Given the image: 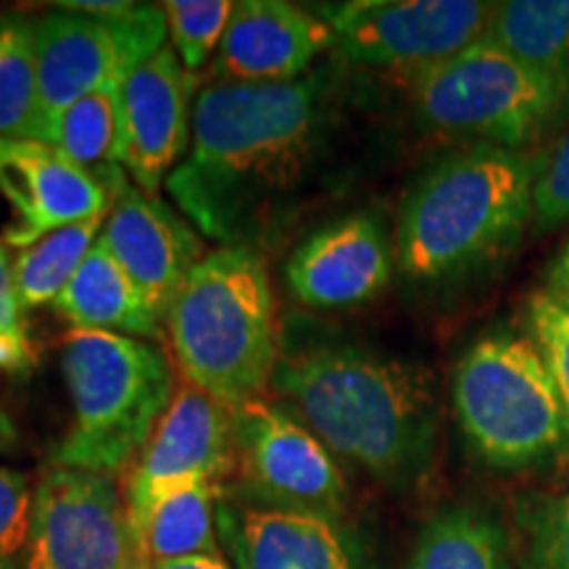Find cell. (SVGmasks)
Returning a JSON list of instances; mask_svg holds the SVG:
<instances>
[{
	"label": "cell",
	"mask_w": 569,
	"mask_h": 569,
	"mask_svg": "<svg viewBox=\"0 0 569 569\" xmlns=\"http://www.w3.org/2000/svg\"><path fill=\"white\" fill-rule=\"evenodd\" d=\"M0 198L11 209L0 240L21 251L61 227L111 211L101 177L38 140H0Z\"/></svg>",
	"instance_id": "cell-16"
},
{
	"label": "cell",
	"mask_w": 569,
	"mask_h": 569,
	"mask_svg": "<svg viewBox=\"0 0 569 569\" xmlns=\"http://www.w3.org/2000/svg\"><path fill=\"white\" fill-rule=\"evenodd\" d=\"M543 290L553 298V301L565 306V309H569V240L565 243V248L557 253V259L551 261Z\"/></svg>",
	"instance_id": "cell-32"
},
{
	"label": "cell",
	"mask_w": 569,
	"mask_h": 569,
	"mask_svg": "<svg viewBox=\"0 0 569 569\" xmlns=\"http://www.w3.org/2000/svg\"><path fill=\"white\" fill-rule=\"evenodd\" d=\"M525 325L528 336L543 353L569 409V309L553 301L543 288L532 290L525 303Z\"/></svg>",
	"instance_id": "cell-28"
},
{
	"label": "cell",
	"mask_w": 569,
	"mask_h": 569,
	"mask_svg": "<svg viewBox=\"0 0 569 569\" xmlns=\"http://www.w3.org/2000/svg\"><path fill=\"white\" fill-rule=\"evenodd\" d=\"M332 53L356 67L411 77L486 38L493 3L480 0H348L319 6Z\"/></svg>",
	"instance_id": "cell-10"
},
{
	"label": "cell",
	"mask_w": 569,
	"mask_h": 569,
	"mask_svg": "<svg viewBox=\"0 0 569 569\" xmlns=\"http://www.w3.org/2000/svg\"><path fill=\"white\" fill-rule=\"evenodd\" d=\"M122 82L103 84L69 106L56 122L46 146L56 148L71 163L88 169V172H98V169L117 163Z\"/></svg>",
	"instance_id": "cell-25"
},
{
	"label": "cell",
	"mask_w": 569,
	"mask_h": 569,
	"mask_svg": "<svg viewBox=\"0 0 569 569\" xmlns=\"http://www.w3.org/2000/svg\"><path fill=\"white\" fill-rule=\"evenodd\" d=\"M543 159L469 142L440 156L403 198L396 261L422 288L465 282L515 251L536 224Z\"/></svg>",
	"instance_id": "cell-3"
},
{
	"label": "cell",
	"mask_w": 569,
	"mask_h": 569,
	"mask_svg": "<svg viewBox=\"0 0 569 569\" xmlns=\"http://www.w3.org/2000/svg\"><path fill=\"white\" fill-rule=\"evenodd\" d=\"M198 92L201 77L182 67L172 46L124 77L117 163L146 193H159L188 156Z\"/></svg>",
	"instance_id": "cell-13"
},
{
	"label": "cell",
	"mask_w": 569,
	"mask_h": 569,
	"mask_svg": "<svg viewBox=\"0 0 569 569\" xmlns=\"http://www.w3.org/2000/svg\"><path fill=\"white\" fill-rule=\"evenodd\" d=\"M232 409L203 390L182 386L127 480L124 503L134 540L151 509L169 490L196 480L222 488L232 475Z\"/></svg>",
	"instance_id": "cell-12"
},
{
	"label": "cell",
	"mask_w": 569,
	"mask_h": 569,
	"mask_svg": "<svg viewBox=\"0 0 569 569\" xmlns=\"http://www.w3.org/2000/svg\"><path fill=\"white\" fill-rule=\"evenodd\" d=\"M163 3H130L111 19L53 9L34 17L38 42V142H48L61 113L88 92L122 82L134 67L167 48Z\"/></svg>",
	"instance_id": "cell-9"
},
{
	"label": "cell",
	"mask_w": 569,
	"mask_h": 569,
	"mask_svg": "<svg viewBox=\"0 0 569 569\" xmlns=\"http://www.w3.org/2000/svg\"><path fill=\"white\" fill-rule=\"evenodd\" d=\"M486 38L532 67L569 71V0L493 3Z\"/></svg>",
	"instance_id": "cell-24"
},
{
	"label": "cell",
	"mask_w": 569,
	"mask_h": 569,
	"mask_svg": "<svg viewBox=\"0 0 569 569\" xmlns=\"http://www.w3.org/2000/svg\"><path fill=\"white\" fill-rule=\"evenodd\" d=\"M17 443V427H13L11 417L0 409V451H9Z\"/></svg>",
	"instance_id": "cell-34"
},
{
	"label": "cell",
	"mask_w": 569,
	"mask_h": 569,
	"mask_svg": "<svg viewBox=\"0 0 569 569\" xmlns=\"http://www.w3.org/2000/svg\"><path fill=\"white\" fill-rule=\"evenodd\" d=\"M325 77L282 84L211 82L193 111V138L167 190L182 217L222 246H251L315 161Z\"/></svg>",
	"instance_id": "cell-1"
},
{
	"label": "cell",
	"mask_w": 569,
	"mask_h": 569,
	"mask_svg": "<svg viewBox=\"0 0 569 569\" xmlns=\"http://www.w3.org/2000/svg\"><path fill=\"white\" fill-rule=\"evenodd\" d=\"M272 393L336 459L393 490L417 488L438 453V398L425 367L353 346L277 361Z\"/></svg>",
	"instance_id": "cell-2"
},
{
	"label": "cell",
	"mask_w": 569,
	"mask_h": 569,
	"mask_svg": "<svg viewBox=\"0 0 569 569\" xmlns=\"http://www.w3.org/2000/svg\"><path fill=\"white\" fill-rule=\"evenodd\" d=\"M411 101L432 130L528 151L569 111V71L532 67L480 38L411 77Z\"/></svg>",
	"instance_id": "cell-7"
},
{
	"label": "cell",
	"mask_w": 569,
	"mask_h": 569,
	"mask_svg": "<svg viewBox=\"0 0 569 569\" xmlns=\"http://www.w3.org/2000/svg\"><path fill=\"white\" fill-rule=\"evenodd\" d=\"M19 569H151L111 475L51 467L34 486Z\"/></svg>",
	"instance_id": "cell-11"
},
{
	"label": "cell",
	"mask_w": 569,
	"mask_h": 569,
	"mask_svg": "<svg viewBox=\"0 0 569 569\" xmlns=\"http://www.w3.org/2000/svg\"><path fill=\"white\" fill-rule=\"evenodd\" d=\"M96 174L111 193V211L98 240L163 319L206 256L201 234L174 206L140 190L119 163L98 169Z\"/></svg>",
	"instance_id": "cell-14"
},
{
	"label": "cell",
	"mask_w": 569,
	"mask_h": 569,
	"mask_svg": "<svg viewBox=\"0 0 569 569\" xmlns=\"http://www.w3.org/2000/svg\"><path fill=\"white\" fill-rule=\"evenodd\" d=\"M409 569H509L507 530L480 509H443L419 530Z\"/></svg>",
	"instance_id": "cell-21"
},
{
	"label": "cell",
	"mask_w": 569,
	"mask_h": 569,
	"mask_svg": "<svg viewBox=\"0 0 569 569\" xmlns=\"http://www.w3.org/2000/svg\"><path fill=\"white\" fill-rule=\"evenodd\" d=\"M151 569H232L227 557H190L177 561H163V565H153Z\"/></svg>",
	"instance_id": "cell-33"
},
{
	"label": "cell",
	"mask_w": 569,
	"mask_h": 569,
	"mask_svg": "<svg viewBox=\"0 0 569 569\" xmlns=\"http://www.w3.org/2000/svg\"><path fill=\"white\" fill-rule=\"evenodd\" d=\"M219 488L196 480L169 490L151 509L138 532L148 567L190 557H224L217 528Z\"/></svg>",
	"instance_id": "cell-20"
},
{
	"label": "cell",
	"mask_w": 569,
	"mask_h": 569,
	"mask_svg": "<svg viewBox=\"0 0 569 569\" xmlns=\"http://www.w3.org/2000/svg\"><path fill=\"white\" fill-rule=\"evenodd\" d=\"M327 51L332 30L319 11L288 0H240L211 61V77L234 84L296 82Z\"/></svg>",
	"instance_id": "cell-18"
},
{
	"label": "cell",
	"mask_w": 569,
	"mask_h": 569,
	"mask_svg": "<svg viewBox=\"0 0 569 569\" xmlns=\"http://www.w3.org/2000/svg\"><path fill=\"white\" fill-rule=\"evenodd\" d=\"M565 222H569V130L543 159L536 184L538 232L557 230Z\"/></svg>",
	"instance_id": "cell-31"
},
{
	"label": "cell",
	"mask_w": 569,
	"mask_h": 569,
	"mask_svg": "<svg viewBox=\"0 0 569 569\" xmlns=\"http://www.w3.org/2000/svg\"><path fill=\"white\" fill-rule=\"evenodd\" d=\"M106 217L109 213H98L84 222L61 227L19 251L13 259V282H17L21 309L32 311L46 303H56V298L63 293V288L101 238Z\"/></svg>",
	"instance_id": "cell-23"
},
{
	"label": "cell",
	"mask_w": 569,
	"mask_h": 569,
	"mask_svg": "<svg viewBox=\"0 0 569 569\" xmlns=\"http://www.w3.org/2000/svg\"><path fill=\"white\" fill-rule=\"evenodd\" d=\"M451 407L472 457L498 472L546 465L569 448V409L528 332L475 340L453 367Z\"/></svg>",
	"instance_id": "cell-6"
},
{
	"label": "cell",
	"mask_w": 569,
	"mask_h": 569,
	"mask_svg": "<svg viewBox=\"0 0 569 569\" xmlns=\"http://www.w3.org/2000/svg\"><path fill=\"white\" fill-rule=\"evenodd\" d=\"M217 528L232 569H372L343 519L219 496Z\"/></svg>",
	"instance_id": "cell-15"
},
{
	"label": "cell",
	"mask_w": 569,
	"mask_h": 569,
	"mask_svg": "<svg viewBox=\"0 0 569 569\" xmlns=\"http://www.w3.org/2000/svg\"><path fill=\"white\" fill-rule=\"evenodd\" d=\"M234 465L219 496L343 519L348 488L330 448L267 398L232 409Z\"/></svg>",
	"instance_id": "cell-8"
},
{
	"label": "cell",
	"mask_w": 569,
	"mask_h": 569,
	"mask_svg": "<svg viewBox=\"0 0 569 569\" xmlns=\"http://www.w3.org/2000/svg\"><path fill=\"white\" fill-rule=\"evenodd\" d=\"M230 0H167L169 38L172 51L188 71H201L213 61L224 38L227 21L232 17Z\"/></svg>",
	"instance_id": "cell-26"
},
{
	"label": "cell",
	"mask_w": 569,
	"mask_h": 569,
	"mask_svg": "<svg viewBox=\"0 0 569 569\" xmlns=\"http://www.w3.org/2000/svg\"><path fill=\"white\" fill-rule=\"evenodd\" d=\"M24 315L13 282V261L0 243V372L6 375H24L32 365Z\"/></svg>",
	"instance_id": "cell-30"
},
{
	"label": "cell",
	"mask_w": 569,
	"mask_h": 569,
	"mask_svg": "<svg viewBox=\"0 0 569 569\" xmlns=\"http://www.w3.org/2000/svg\"><path fill=\"white\" fill-rule=\"evenodd\" d=\"M522 569H569V488L530 498L517 517Z\"/></svg>",
	"instance_id": "cell-27"
},
{
	"label": "cell",
	"mask_w": 569,
	"mask_h": 569,
	"mask_svg": "<svg viewBox=\"0 0 569 569\" xmlns=\"http://www.w3.org/2000/svg\"><path fill=\"white\" fill-rule=\"evenodd\" d=\"M34 488L24 472L0 467V569H19L32 525Z\"/></svg>",
	"instance_id": "cell-29"
},
{
	"label": "cell",
	"mask_w": 569,
	"mask_h": 569,
	"mask_svg": "<svg viewBox=\"0 0 569 569\" xmlns=\"http://www.w3.org/2000/svg\"><path fill=\"white\" fill-rule=\"evenodd\" d=\"M38 42L34 17L0 11V140H38Z\"/></svg>",
	"instance_id": "cell-22"
},
{
	"label": "cell",
	"mask_w": 569,
	"mask_h": 569,
	"mask_svg": "<svg viewBox=\"0 0 569 569\" xmlns=\"http://www.w3.org/2000/svg\"><path fill=\"white\" fill-rule=\"evenodd\" d=\"M53 309L67 319L71 330L111 332L151 343L161 338L159 311L148 303L101 240L92 246L88 259L56 298Z\"/></svg>",
	"instance_id": "cell-19"
},
{
	"label": "cell",
	"mask_w": 569,
	"mask_h": 569,
	"mask_svg": "<svg viewBox=\"0 0 569 569\" xmlns=\"http://www.w3.org/2000/svg\"><path fill=\"white\" fill-rule=\"evenodd\" d=\"M390 274L393 248L386 227L369 211L319 227L284 264L290 293L317 311L359 309L388 288Z\"/></svg>",
	"instance_id": "cell-17"
},
{
	"label": "cell",
	"mask_w": 569,
	"mask_h": 569,
	"mask_svg": "<svg viewBox=\"0 0 569 569\" xmlns=\"http://www.w3.org/2000/svg\"><path fill=\"white\" fill-rule=\"evenodd\" d=\"M184 386L238 409L261 398L280 361L277 303L259 248L219 246L163 315Z\"/></svg>",
	"instance_id": "cell-4"
},
{
	"label": "cell",
	"mask_w": 569,
	"mask_h": 569,
	"mask_svg": "<svg viewBox=\"0 0 569 569\" xmlns=\"http://www.w3.org/2000/svg\"><path fill=\"white\" fill-rule=\"evenodd\" d=\"M61 375L71 425L53 446L51 465L111 478L140 457L177 393L161 346L111 332L69 330Z\"/></svg>",
	"instance_id": "cell-5"
}]
</instances>
